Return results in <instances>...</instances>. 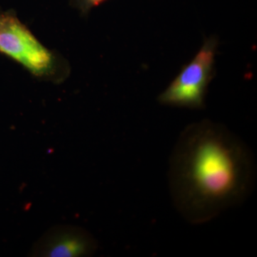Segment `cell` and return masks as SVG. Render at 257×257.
<instances>
[{"mask_svg":"<svg viewBox=\"0 0 257 257\" xmlns=\"http://www.w3.org/2000/svg\"><path fill=\"white\" fill-rule=\"evenodd\" d=\"M107 0H72V5L83 14H87L93 8L105 3Z\"/></svg>","mask_w":257,"mask_h":257,"instance_id":"5b68a950","label":"cell"},{"mask_svg":"<svg viewBox=\"0 0 257 257\" xmlns=\"http://www.w3.org/2000/svg\"><path fill=\"white\" fill-rule=\"evenodd\" d=\"M97 245L88 231L79 226L60 225L51 228L34 245L32 256H89Z\"/></svg>","mask_w":257,"mask_h":257,"instance_id":"277c9868","label":"cell"},{"mask_svg":"<svg viewBox=\"0 0 257 257\" xmlns=\"http://www.w3.org/2000/svg\"><path fill=\"white\" fill-rule=\"evenodd\" d=\"M0 54L18 62L37 78L53 79L63 70L58 57L13 12L0 14Z\"/></svg>","mask_w":257,"mask_h":257,"instance_id":"7a4b0ae2","label":"cell"},{"mask_svg":"<svg viewBox=\"0 0 257 257\" xmlns=\"http://www.w3.org/2000/svg\"><path fill=\"white\" fill-rule=\"evenodd\" d=\"M217 40L210 37L190 62L184 66L170 86L159 96L164 105L203 109L208 86L214 76Z\"/></svg>","mask_w":257,"mask_h":257,"instance_id":"3957f363","label":"cell"},{"mask_svg":"<svg viewBox=\"0 0 257 257\" xmlns=\"http://www.w3.org/2000/svg\"><path fill=\"white\" fill-rule=\"evenodd\" d=\"M255 181L256 167L247 145L220 124L190 125L174 147L170 194L179 214L192 224L208 222L241 204Z\"/></svg>","mask_w":257,"mask_h":257,"instance_id":"6da1fadb","label":"cell"}]
</instances>
